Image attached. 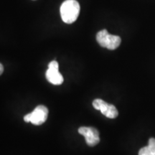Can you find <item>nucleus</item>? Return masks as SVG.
<instances>
[{"instance_id":"obj_1","label":"nucleus","mask_w":155,"mask_h":155,"mask_svg":"<svg viewBox=\"0 0 155 155\" xmlns=\"http://www.w3.org/2000/svg\"><path fill=\"white\" fill-rule=\"evenodd\" d=\"M80 9V5L76 0H65L60 9L62 20L66 24H72L78 17Z\"/></svg>"},{"instance_id":"obj_2","label":"nucleus","mask_w":155,"mask_h":155,"mask_svg":"<svg viewBox=\"0 0 155 155\" xmlns=\"http://www.w3.org/2000/svg\"><path fill=\"white\" fill-rule=\"evenodd\" d=\"M96 40L101 47L111 50L119 48L121 42V39L119 36L109 34L106 30H101L97 33Z\"/></svg>"},{"instance_id":"obj_3","label":"nucleus","mask_w":155,"mask_h":155,"mask_svg":"<svg viewBox=\"0 0 155 155\" xmlns=\"http://www.w3.org/2000/svg\"><path fill=\"white\" fill-rule=\"evenodd\" d=\"M48 116V109L46 106L39 105L34 111L24 116L25 122H31L32 124L39 126L46 121Z\"/></svg>"},{"instance_id":"obj_4","label":"nucleus","mask_w":155,"mask_h":155,"mask_svg":"<svg viewBox=\"0 0 155 155\" xmlns=\"http://www.w3.org/2000/svg\"><path fill=\"white\" fill-rule=\"evenodd\" d=\"M93 106L95 109L99 110L102 114L109 119H115L119 115V112L115 106L100 98H96L93 101Z\"/></svg>"},{"instance_id":"obj_5","label":"nucleus","mask_w":155,"mask_h":155,"mask_svg":"<svg viewBox=\"0 0 155 155\" xmlns=\"http://www.w3.org/2000/svg\"><path fill=\"white\" fill-rule=\"evenodd\" d=\"M59 65L56 61H51L48 65V69L46 71L45 75L48 82L53 85H61L63 82V77L59 72Z\"/></svg>"},{"instance_id":"obj_6","label":"nucleus","mask_w":155,"mask_h":155,"mask_svg":"<svg viewBox=\"0 0 155 155\" xmlns=\"http://www.w3.org/2000/svg\"><path fill=\"white\" fill-rule=\"evenodd\" d=\"M78 133L85 137L89 147H94L100 142L99 132L96 128L81 127L78 129Z\"/></svg>"},{"instance_id":"obj_7","label":"nucleus","mask_w":155,"mask_h":155,"mask_svg":"<svg viewBox=\"0 0 155 155\" xmlns=\"http://www.w3.org/2000/svg\"><path fill=\"white\" fill-rule=\"evenodd\" d=\"M139 155H155V138L149 139L148 146L141 148Z\"/></svg>"},{"instance_id":"obj_8","label":"nucleus","mask_w":155,"mask_h":155,"mask_svg":"<svg viewBox=\"0 0 155 155\" xmlns=\"http://www.w3.org/2000/svg\"><path fill=\"white\" fill-rule=\"evenodd\" d=\"M4 72V66L2 63H0V75L2 74Z\"/></svg>"}]
</instances>
